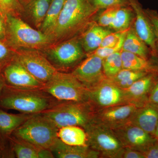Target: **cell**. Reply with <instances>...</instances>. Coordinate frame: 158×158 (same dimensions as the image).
I'll return each instance as SVG.
<instances>
[{"instance_id":"obj_1","label":"cell","mask_w":158,"mask_h":158,"mask_svg":"<svg viewBox=\"0 0 158 158\" xmlns=\"http://www.w3.org/2000/svg\"><path fill=\"white\" fill-rule=\"evenodd\" d=\"M100 10L94 7L88 0H66L49 35L53 42L79 37L96 21Z\"/></svg>"},{"instance_id":"obj_2","label":"cell","mask_w":158,"mask_h":158,"mask_svg":"<svg viewBox=\"0 0 158 158\" xmlns=\"http://www.w3.org/2000/svg\"><path fill=\"white\" fill-rule=\"evenodd\" d=\"M58 102L42 89L16 88L6 84L0 94V107L25 114H39Z\"/></svg>"},{"instance_id":"obj_3","label":"cell","mask_w":158,"mask_h":158,"mask_svg":"<svg viewBox=\"0 0 158 158\" xmlns=\"http://www.w3.org/2000/svg\"><path fill=\"white\" fill-rule=\"evenodd\" d=\"M95 111L89 101L59 102L40 114L59 129L67 126L84 129L94 121Z\"/></svg>"},{"instance_id":"obj_4","label":"cell","mask_w":158,"mask_h":158,"mask_svg":"<svg viewBox=\"0 0 158 158\" xmlns=\"http://www.w3.org/2000/svg\"><path fill=\"white\" fill-rule=\"evenodd\" d=\"M6 39L14 48L41 49L54 43L50 35L33 28L15 15H6Z\"/></svg>"},{"instance_id":"obj_5","label":"cell","mask_w":158,"mask_h":158,"mask_svg":"<svg viewBox=\"0 0 158 158\" xmlns=\"http://www.w3.org/2000/svg\"><path fill=\"white\" fill-rule=\"evenodd\" d=\"M58 130L49 119L39 113L28 118L11 135L43 149L50 150L58 138Z\"/></svg>"},{"instance_id":"obj_6","label":"cell","mask_w":158,"mask_h":158,"mask_svg":"<svg viewBox=\"0 0 158 158\" xmlns=\"http://www.w3.org/2000/svg\"><path fill=\"white\" fill-rule=\"evenodd\" d=\"M57 101H89V90L71 73L58 71L42 88Z\"/></svg>"},{"instance_id":"obj_7","label":"cell","mask_w":158,"mask_h":158,"mask_svg":"<svg viewBox=\"0 0 158 158\" xmlns=\"http://www.w3.org/2000/svg\"><path fill=\"white\" fill-rule=\"evenodd\" d=\"M84 129L88 146L99 153L100 158H122L124 148L113 130L94 121Z\"/></svg>"},{"instance_id":"obj_8","label":"cell","mask_w":158,"mask_h":158,"mask_svg":"<svg viewBox=\"0 0 158 158\" xmlns=\"http://www.w3.org/2000/svg\"><path fill=\"white\" fill-rule=\"evenodd\" d=\"M48 59L57 70H67L79 65L86 53L79 37L65 40L47 49Z\"/></svg>"},{"instance_id":"obj_9","label":"cell","mask_w":158,"mask_h":158,"mask_svg":"<svg viewBox=\"0 0 158 158\" xmlns=\"http://www.w3.org/2000/svg\"><path fill=\"white\" fill-rule=\"evenodd\" d=\"M19 50L15 53L14 60L41 83L45 84L58 71L47 57L37 50L23 49Z\"/></svg>"},{"instance_id":"obj_10","label":"cell","mask_w":158,"mask_h":158,"mask_svg":"<svg viewBox=\"0 0 158 158\" xmlns=\"http://www.w3.org/2000/svg\"><path fill=\"white\" fill-rule=\"evenodd\" d=\"M89 102L95 110L129 104L124 90L107 78L96 87L89 90Z\"/></svg>"},{"instance_id":"obj_11","label":"cell","mask_w":158,"mask_h":158,"mask_svg":"<svg viewBox=\"0 0 158 158\" xmlns=\"http://www.w3.org/2000/svg\"><path fill=\"white\" fill-rule=\"evenodd\" d=\"M103 59L89 54L77 65L72 73L88 90L96 87L106 78L103 71Z\"/></svg>"},{"instance_id":"obj_12","label":"cell","mask_w":158,"mask_h":158,"mask_svg":"<svg viewBox=\"0 0 158 158\" xmlns=\"http://www.w3.org/2000/svg\"><path fill=\"white\" fill-rule=\"evenodd\" d=\"M138 107L133 104L117 105L95 111L94 121L113 130L129 123Z\"/></svg>"},{"instance_id":"obj_13","label":"cell","mask_w":158,"mask_h":158,"mask_svg":"<svg viewBox=\"0 0 158 158\" xmlns=\"http://www.w3.org/2000/svg\"><path fill=\"white\" fill-rule=\"evenodd\" d=\"M113 131L124 148L142 153L156 140L152 135L130 123Z\"/></svg>"},{"instance_id":"obj_14","label":"cell","mask_w":158,"mask_h":158,"mask_svg":"<svg viewBox=\"0 0 158 158\" xmlns=\"http://www.w3.org/2000/svg\"><path fill=\"white\" fill-rule=\"evenodd\" d=\"M6 85L19 88L42 89L44 84L35 78L15 60L6 65L2 71Z\"/></svg>"},{"instance_id":"obj_15","label":"cell","mask_w":158,"mask_h":158,"mask_svg":"<svg viewBox=\"0 0 158 158\" xmlns=\"http://www.w3.org/2000/svg\"><path fill=\"white\" fill-rule=\"evenodd\" d=\"M129 6L135 13L134 29L136 34L144 41L151 51L152 56L158 53L156 47L157 38L150 22L138 0H128Z\"/></svg>"},{"instance_id":"obj_16","label":"cell","mask_w":158,"mask_h":158,"mask_svg":"<svg viewBox=\"0 0 158 158\" xmlns=\"http://www.w3.org/2000/svg\"><path fill=\"white\" fill-rule=\"evenodd\" d=\"M158 79V73H150L123 89L129 103L139 107L148 102V95Z\"/></svg>"},{"instance_id":"obj_17","label":"cell","mask_w":158,"mask_h":158,"mask_svg":"<svg viewBox=\"0 0 158 158\" xmlns=\"http://www.w3.org/2000/svg\"><path fill=\"white\" fill-rule=\"evenodd\" d=\"M129 123L153 136L158 123V106L147 102L136 109Z\"/></svg>"},{"instance_id":"obj_18","label":"cell","mask_w":158,"mask_h":158,"mask_svg":"<svg viewBox=\"0 0 158 158\" xmlns=\"http://www.w3.org/2000/svg\"><path fill=\"white\" fill-rule=\"evenodd\" d=\"M54 157L58 158H98L99 153L88 146H73L68 145L59 138L50 149Z\"/></svg>"},{"instance_id":"obj_19","label":"cell","mask_w":158,"mask_h":158,"mask_svg":"<svg viewBox=\"0 0 158 158\" xmlns=\"http://www.w3.org/2000/svg\"><path fill=\"white\" fill-rule=\"evenodd\" d=\"M112 32L111 29L99 25L96 21L91 23L79 37L86 55L99 48L105 37Z\"/></svg>"},{"instance_id":"obj_20","label":"cell","mask_w":158,"mask_h":158,"mask_svg":"<svg viewBox=\"0 0 158 158\" xmlns=\"http://www.w3.org/2000/svg\"><path fill=\"white\" fill-rule=\"evenodd\" d=\"M15 156L18 158H53L50 150L43 149L11 135L8 138Z\"/></svg>"},{"instance_id":"obj_21","label":"cell","mask_w":158,"mask_h":158,"mask_svg":"<svg viewBox=\"0 0 158 158\" xmlns=\"http://www.w3.org/2000/svg\"><path fill=\"white\" fill-rule=\"evenodd\" d=\"M33 115L11 114L0 110V141H8L12 133Z\"/></svg>"},{"instance_id":"obj_22","label":"cell","mask_w":158,"mask_h":158,"mask_svg":"<svg viewBox=\"0 0 158 158\" xmlns=\"http://www.w3.org/2000/svg\"><path fill=\"white\" fill-rule=\"evenodd\" d=\"M122 50L129 52L149 60L152 56L151 51L148 46L136 34L134 28L131 26L125 37Z\"/></svg>"},{"instance_id":"obj_23","label":"cell","mask_w":158,"mask_h":158,"mask_svg":"<svg viewBox=\"0 0 158 158\" xmlns=\"http://www.w3.org/2000/svg\"><path fill=\"white\" fill-rule=\"evenodd\" d=\"M121 56L123 69L147 73H158L157 66L153 65L149 60L123 50L121 51Z\"/></svg>"},{"instance_id":"obj_24","label":"cell","mask_w":158,"mask_h":158,"mask_svg":"<svg viewBox=\"0 0 158 158\" xmlns=\"http://www.w3.org/2000/svg\"><path fill=\"white\" fill-rule=\"evenodd\" d=\"M58 138L68 145L88 146L87 136L83 128L77 126H67L60 128L57 133Z\"/></svg>"},{"instance_id":"obj_25","label":"cell","mask_w":158,"mask_h":158,"mask_svg":"<svg viewBox=\"0 0 158 158\" xmlns=\"http://www.w3.org/2000/svg\"><path fill=\"white\" fill-rule=\"evenodd\" d=\"M66 0H52L44 20L40 27L43 33L50 35L56 25Z\"/></svg>"},{"instance_id":"obj_26","label":"cell","mask_w":158,"mask_h":158,"mask_svg":"<svg viewBox=\"0 0 158 158\" xmlns=\"http://www.w3.org/2000/svg\"><path fill=\"white\" fill-rule=\"evenodd\" d=\"M135 13L131 6H120L116 10L110 29L114 31H126L132 26Z\"/></svg>"},{"instance_id":"obj_27","label":"cell","mask_w":158,"mask_h":158,"mask_svg":"<svg viewBox=\"0 0 158 158\" xmlns=\"http://www.w3.org/2000/svg\"><path fill=\"white\" fill-rule=\"evenodd\" d=\"M52 0H31L28 11L34 24L40 28L44 20Z\"/></svg>"},{"instance_id":"obj_28","label":"cell","mask_w":158,"mask_h":158,"mask_svg":"<svg viewBox=\"0 0 158 158\" xmlns=\"http://www.w3.org/2000/svg\"><path fill=\"white\" fill-rule=\"evenodd\" d=\"M148 73H150L123 69L116 75L109 79L119 88L123 89H126L129 88L137 80Z\"/></svg>"},{"instance_id":"obj_29","label":"cell","mask_w":158,"mask_h":158,"mask_svg":"<svg viewBox=\"0 0 158 158\" xmlns=\"http://www.w3.org/2000/svg\"><path fill=\"white\" fill-rule=\"evenodd\" d=\"M121 51L111 54L103 59V71L107 78L115 76L123 69Z\"/></svg>"},{"instance_id":"obj_30","label":"cell","mask_w":158,"mask_h":158,"mask_svg":"<svg viewBox=\"0 0 158 158\" xmlns=\"http://www.w3.org/2000/svg\"><path fill=\"white\" fill-rule=\"evenodd\" d=\"M120 6H114L104 9L97 18L96 22L99 25L110 29L116 10Z\"/></svg>"},{"instance_id":"obj_31","label":"cell","mask_w":158,"mask_h":158,"mask_svg":"<svg viewBox=\"0 0 158 158\" xmlns=\"http://www.w3.org/2000/svg\"><path fill=\"white\" fill-rule=\"evenodd\" d=\"M97 9L102 10L114 6H129L128 0H88Z\"/></svg>"},{"instance_id":"obj_32","label":"cell","mask_w":158,"mask_h":158,"mask_svg":"<svg viewBox=\"0 0 158 158\" xmlns=\"http://www.w3.org/2000/svg\"><path fill=\"white\" fill-rule=\"evenodd\" d=\"M21 9L18 0H0V10L5 16L7 14L15 15Z\"/></svg>"},{"instance_id":"obj_33","label":"cell","mask_w":158,"mask_h":158,"mask_svg":"<svg viewBox=\"0 0 158 158\" xmlns=\"http://www.w3.org/2000/svg\"><path fill=\"white\" fill-rule=\"evenodd\" d=\"M15 53L10 51L4 41L0 40V73L3 68L14 60Z\"/></svg>"},{"instance_id":"obj_34","label":"cell","mask_w":158,"mask_h":158,"mask_svg":"<svg viewBox=\"0 0 158 158\" xmlns=\"http://www.w3.org/2000/svg\"><path fill=\"white\" fill-rule=\"evenodd\" d=\"M145 14L150 22L157 40H158V13L156 10L144 9Z\"/></svg>"},{"instance_id":"obj_35","label":"cell","mask_w":158,"mask_h":158,"mask_svg":"<svg viewBox=\"0 0 158 158\" xmlns=\"http://www.w3.org/2000/svg\"><path fill=\"white\" fill-rule=\"evenodd\" d=\"M14 156L9 140L6 141H0V158H12L14 157Z\"/></svg>"},{"instance_id":"obj_36","label":"cell","mask_w":158,"mask_h":158,"mask_svg":"<svg viewBox=\"0 0 158 158\" xmlns=\"http://www.w3.org/2000/svg\"><path fill=\"white\" fill-rule=\"evenodd\" d=\"M142 153L145 158H158V141L156 140Z\"/></svg>"},{"instance_id":"obj_37","label":"cell","mask_w":158,"mask_h":158,"mask_svg":"<svg viewBox=\"0 0 158 158\" xmlns=\"http://www.w3.org/2000/svg\"><path fill=\"white\" fill-rule=\"evenodd\" d=\"M122 158H145L142 152L138 151L124 148Z\"/></svg>"},{"instance_id":"obj_38","label":"cell","mask_w":158,"mask_h":158,"mask_svg":"<svg viewBox=\"0 0 158 158\" xmlns=\"http://www.w3.org/2000/svg\"><path fill=\"white\" fill-rule=\"evenodd\" d=\"M148 102L158 106V79L148 95Z\"/></svg>"},{"instance_id":"obj_39","label":"cell","mask_w":158,"mask_h":158,"mask_svg":"<svg viewBox=\"0 0 158 158\" xmlns=\"http://www.w3.org/2000/svg\"><path fill=\"white\" fill-rule=\"evenodd\" d=\"M6 39V16L0 10V40L4 41Z\"/></svg>"},{"instance_id":"obj_40","label":"cell","mask_w":158,"mask_h":158,"mask_svg":"<svg viewBox=\"0 0 158 158\" xmlns=\"http://www.w3.org/2000/svg\"><path fill=\"white\" fill-rule=\"evenodd\" d=\"M5 85H6V83H5V80H4L2 73H0V94L2 92Z\"/></svg>"},{"instance_id":"obj_41","label":"cell","mask_w":158,"mask_h":158,"mask_svg":"<svg viewBox=\"0 0 158 158\" xmlns=\"http://www.w3.org/2000/svg\"><path fill=\"white\" fill-rule=\"evenodd\" d=\"M153 137L156 138V140L158 141V123L156 127L155 131L154 134L153 135Z\"/></svg>"},{"instance_id":"obj_42","label":"cell","mask_w":158,"mask_h":158,"mask_svg":"<svg viewBox=\"0 0 158 158\" xmlns=\"http://www.w3.org/2000/svg\"><path fill=\"white\" fill-rule=\"evenodd\" d=\"M156 47H157V52H158V40H157Z\"/></svg>"},{"instance_id":"obj_43","label":"cell","mask_w":158,"mask_h":158,"mask_svg":"<svg viewBox=\"0 0 158 158\" xmlns=\"http://www.w3.org/2000/svg\"><path fill=\"white\" fill-rule=\"evenodd\" d=\"M157 67H158V66H157Z\"/></svg>"}]
</instances>
